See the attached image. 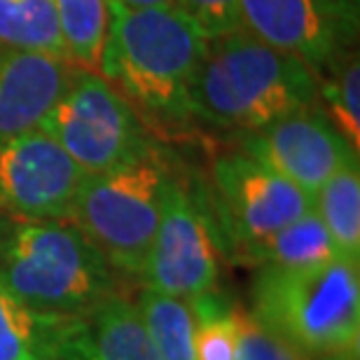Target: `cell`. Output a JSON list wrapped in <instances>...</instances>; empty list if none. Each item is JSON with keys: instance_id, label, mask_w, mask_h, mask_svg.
Segmentation results:
<instances>
[{"instance_id": "cell-14", "label": "cell", "mask_w": 360, "mask_h": 360, "mask_svg": "<svg viewBox=\"0 0 360 360\" xmlns=\"http://www.w3.org/2000/svg\"><path fill=\"white\" fill-rule=\"evenodd\" d=\"M243 260L271 269H314L342 260L314 208L267 239L243 250Z\"/></svg>"}, {"instance_id": "cell-7", "label": "cell", "mask_w": 360, "mask_h": 360, "mask_svg": "<svg viewBox=\"0 0 360 360\" xmlns=\"http://www.w3.org/2000/svg\"><path fill=\"white\" fill-rule=\"evenodd\" d=\"M218 241L213 220L174 178L141 281L148 290L190 302L218 288Z\"/></svg>"}, {"instance_id": "cell-22", "label": "cell", "mask_w": 360, "mask_h": 360, "mask_svg": "<svg viewBox=\"0 0 360 360\" xmlns=\"http://www.w3.org/2000/svg\"><path fill=\"white\" fill-rule=\"evenodd\" d=\"M234 360H309L297 349L264 328L248 309L236 307Z\"/></svg>"}, {"instance_id": "cell-12", "label": "cell", "mask_w": 360, "mask_h": 360, "mask_svg": "<svg viewBox=\"0 0 360 360\" xmlns=\"http://www.w3.org/2000/svg\"><path fill=\"white\" fill-rule=\"evenodd\" d=\"M73 63L61 56L26 49L0 52V141L40 127L68 89Z\"/></svg>"}, {"instance_id": "cell-17", "label": "cell", "mask_w": 360, "mask_h": 360, "mask_svg": "<svg viewBox=\"0 0 360 360\" xmlns=\"http://www.w3.org/2000/svg\"><path fill=\"white\" fill-rule=\"evenodd\" d=\"M66 56L73 66L98 73L110 7L108 0H52Z\"/></svg>"}, {"instance_id": "cell-4", "label": "cell", "mask_w": 360, "mask_h": 360, "mask_svg": "<svg viewBox=\"0 0 360 360\" xmlns=\"http://www.w3.org/2000/svg\"><path fill=\"white\" fill-rule=\"evenodd\" d=\"M250 314L309 360H358V264L333 260L314 269L260 267Z\"/></svg>"}, {"instance_id": "cell-9", "label": "cell", "mask_w": 360, "mask_h": 360, "mask_svg": "<svg viewBox=\"0 0 360 360\" xmlns=\"http://www.w3.org/2000/svg\"><path fill=\"white\" fill-rule=\"evenodd\" d=\"M232 248L243 253L314 208V199L246 153L220 155L211 169Z\"/></svg>"}, {"instance_id": "cell-19", "label": "cell", "mask_w": 360, "mask_h": 360, "mask_svg": "<svg viewBox=\"0 0 360 360\" xmlns=\"http://www.w3.org/2000/svg\"><path fill=\"white\" fill-rule=\"evenodd\" d=\"M319 94L316 105L326 115L335 131L360 153V63L358 54L351 52L316 75Z\"/></svg>"}, {"instance_id": "cell-1", "label": "cell", "mask_w": 360, "mask_h": 360, "mask_svg": "<svg viewBox=\"0 0 360 360\" xmlns=\"http://www.w3.org/2000/svg\"><path fill=\"white\" fill-rule=\"evenodd\" d=\"M110 24L98 75L131 105L167 120H190V87L208 35L178 5L129 7L108 0Z\"/></svg>"}, {"instance_id": "cell-16", "label": "cell", "mask_w": 360, "mask_h": 360, "mask_svg": "<svg viewBox=\"0 0 360 360\" xmlns=\"http://www.w3.org/2000/svg\"><path fill=\"white\" fill-rule=\"evenodd\" d=\"M314 213L319 215L337 255L351 264L360 262V169L358 160L344 164L314 194Z\"/></svg>"}, {"instance_id": "cell-3", "label": "cell", "mask_w": 360, "mask_h": 360, "mask_svg": "<svg viewBox=\"0 0 360 360\" xmlns=\"http://www.w3.org/2000/svg\"><path fill=\"white\" fill-rule=\"evenodd\" d=\"M0 285L40 314L77 319L120 295L117 271L66 220H17L0 250Z\"/></svg>"}, {"instance_id": "cell-13", "label": "cell", "mask_w": 360, "mask_h": 360, "mask_svg": "<svg viewBox=\"0 0 360 360\" xmlns=\"http://www.w3.org/2000/svg\"><path fill=\"white\" fill-rule=\"evenodd\" d=\"M56 360H162L136 302L115 295L87 316L63 323Z\"/></svg>"}, {"instance_id": "cell-18", "label": "cell", "mask_w": 360, "mask_h": 360, "mask_svg": "<svg viewBox=\"0 0 360 360\" xmlns=\"http://www.w3.org/2000/svg\"><path fill=\"white\" fill-rule=\"evenodd\" d=\"M0 47L68 59L52 0H0Z\"/></svg>"}, {"instance_id": "cell-21", "label": "cell", "mask_w": 360, "mask_h": 360, "mask_svg": "<svg viewBox=\"0 0 360 360\" xmlns=\"http://www.w3.org/2000/svg\"><path fill=\"white\" fill-rule=\"evenodd\" d=\"M192 314L194 349L199 360H234L236 351V304L225 295L208 290L187 302Z\"/></svg>"}, {"instance_id": "cell-20", "label": "cell", "mask_w": 360, "mask_h": 360, "mask_svg": "<svg viewBox=\"0 0 360 360\" xmlns=\"http://www.w3.org/2000/svg\"><path fill=\"white\" fill-rule=\"evenodd\" d=\"M136 307L162 360H199L187 302L143 288Z\"/></svg>"}, {"instance_id": "cell-8", "label": "cell", "mask_w": 360, "mask_h": 360, "mask_svg": "<svg viewBox=\"0 0 360 360\" xmlns=\"http://www.w3.org/2000/svg\"><path fill=\"white\" fill-rule=\"evenodd\" d=\"M241 26L316 75L354 52L360 0H239Z\"/></svg>"}, {"instance_id": "cell-24", "label": "cell", "mask_w": 360, "mask_h": 360, "mask_svg": "<svg viewBox=\"0 0 360 360\" xmlns=\"http://www.w3.org/2000/svg\"><path fill=\"white\" fill-rule=\"evenodd\" d=\"M115 3L129 7H157V5H176V0H115Z\"/></svg>"}, {"instance_id": "cell-2", "label": "cell", "mask_w": 360, "mask_h": 360, "mask_svg": "<svg viewBox=\"0 0 360 360\" xmlns=\"http://www.w3.org/2000/svg\"><path fill=\"white\" fill-rule=\"evenodd\" d=\"M316 94L319 80L304 61L241 26L208 40L190 87V117L250 134L316 105Z\"/></svg>"}, {"instance_id": "cell-10", "label": "cell", "mask_w": 360, "mask_h": 360, "mask_svg": "<svg viewBox=\"0 0 360 360\" xmlns=\"http://www.w3.org/2000/svg\"><path fill=\"white\" fill-rule=\"evenodd\" d=\"M82 178L42 129L0 141V211L17 220H68Z\"/></svg>"}, {"instance_id": "cell-11", "label": "cell", "mask_w": 360, "mask_h": 360, "mask_svg": "<svg viewBox=\"0 0 360 360\" xmlns=\"http://www.w3.org/2000/svg\"><path fill=\"white\" fill-rule=\"evenodd\" d=\"M241 153L290 180L311 199L344 164L358 160L319 105L285 115L246 134Z\"/></svg>"}, {"instance_id": "cell-23", "label": "cell", "mask_w": 360, "mask_h": 360, "mask_svg": "<svg viewBox=\"0 0 360 360\" xmlns=\"http://www.w3.org/2000/svg\"><path fill=\"white\" fill-rule=\"evenodd\" d=\"M176 5L204 28L208 38H220L241 28L239 0H176Z\"/></svg>"}, {"instance_id": "cell-5", "label": "cell", "mask_w": 360, "mask_h": 360, "mask_svg": "<svg viewBox=\"0 0 360 360\" xmlns=\"http://www.w3.org/2000/svg\"><path fill=\"white\" fill-rule=\"evenodd\" d=\"M174 178L167 157L153 146L131 162L84 176L66 222L87 236L115 271L141 278Z\"/></svg>"}, {"instance_id": "cell-15", "label": "cell", "mask_w": 360, "mask_h": 360, "mask_svg": "<svg viewBox=\"0 0 360 360\" xmlns=\"http://www.w3.org/2000/svg\"><path fill=\"white\" fill-rule=\"evenodd\" d=\"M66 321L35 311L0 285V360H56Z\"/></svg>"}, {"instance_id": "cell-25", "label": "cell", "mask_w": 360, "mask_h": 360, "mask_svg": "<svg viewBox=\"0 0 360 360\" xmlns=\"http://www.w3.org/2000/svg\"><path fill=\"white\" fill-rule=\"evenodd\" d=\"M10 227H12V220L0 218V250H3V243L7 239V234H10Z\"/></svg>"}, {"instance_id": "cell-6", "label": "cell", "mask_w": 360, "mask_h": 360, "mask_svg": "<svg viewBox=\"0 0 360 360\" xmlns=\"http://www.w3.org/2000/svg\"><path fill=\"white\" fill-rule=\"evenodd\" d=\"M84 176L103 174L153 148L136 108L98 73L75 70L40 127Z\"/></svg>"}]
</instances>
